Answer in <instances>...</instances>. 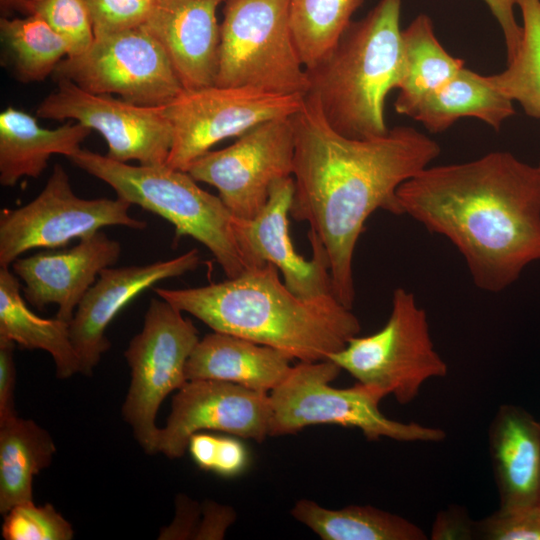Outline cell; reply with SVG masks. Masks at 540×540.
Segmentation results:
<instances>
[{
  "label": "cell",
  "instance_id": "cell-7",
  "mask_svg": "<svg viewBox=\"0 0 540 540\" xmlns=\"http://www.w3.org/2000/svg\"><path fill=\"white\" fill-rule=\"evenodd\" d=\"M223 4L215 85L305 96L309 80L292 32L289 0Z\"/></svg>",
  "mask_w": 540,
  "mask_h": 540
},
{
  "label": "cell",
  "instance_id": "cell-22",
  "mask_svg": "<svg viewBox=\"0 0 540 540\" xmlns=\"http://www.w3.org/2000/svg\"><path fill=\"white\" fill-rule=\"evenodd\" d=\"M91 131L78 122L44 128L31 114L7 107L0 113V184L12 187L23 177H39L52 155L72 157Z\"/></svg>",
  "mask_w": 540,
  "mask_h": 540
},
{
  "label": "cell",
  "instance_id": "cell-11",
  "mask_svg": "<svg viewBox=\"0 0 540 540\" xmlns=\"http://www.w3.org/2000/svg\"><path fill=\"white\" fill-rule=\"evenodd\" d=\"M302 95H283L251 87L210 85L183 89L162 110L171 126L172 145L166 164L187 171L218 142L240 137L255 126L291 117Z\"/></svg>",
  "mask_w": 540,
  "mask_h": 540
},
{
  "label": "cell",
  "instance_id": "cell-34",
  "mask_svg": "<svg viewBox=\"0 0 540 540\" xmlns=\"http://www.w3.org/2000/svg\"><path fill=\"white\" fill-rule=\"evenodd\" d=\"M476 535L487 540H540V505L499 508L476 523Z\"/></svg>",
  "mask_w": 540,
  "mask_h": 540
},
{
  "label": "cell",
  "instance_id": "cell-40",
  "mask_svg": "<svg viewBox=\"0 0 540 540\" xmlns=\"http://www.w3.org/2000/svg\"><path fill=\"white\" fill-rule=\"evenodd\" d=\"M538 166H539V168H540V162H539V165H538Z\"/></svg>",
  "mask_w": 540,
  "mask_h": 540
},
{
  "label": "cell",
  "instance_id": "cell-37",
  "mask_svg": "<svg viewBox=\"0 0 540 540\" xmlns=\"http://www.w3.org/2000/svg\"><path fill=\"white\" fill-rule=\"evenodd\" d=\"M498 22L506 47L507 63L516 55L522 39V26L515 17L518 0H483Z\"/></svg>",
  "mask_w": 540,
  "mask_h": 540
},
{
  "label": "cell",
  "instance_id": "cell-1",
  "mask_svg": "<svg viewBox=\"0 0 540 540\" xmlns=\"http://www.w3.org/2000/svg\"><path fill=\"white\" fill-rule=\"evenodd\" d=\"M295 151L290 215L308 222L323 245L333 295L352 309L353 256L368 217L377 209L403 215L398 188L439 156V144L410 126L352 139L336 132L316 98L304 96L291 116Z\"/></svg>",
  "mask_w": 540,
  "mask_h": 540
},
{
  "label": "cell",
  "instance_id": "cell-4",
  "mask_svg": "<svg viewBox=\"0 0 540 540\" xmlns=\"http://www.w3.org/2000/svg\"><path fill=\"white\" fill-rule=\"evenodd\" d=\"M402 0H380L352 21L335 47L306 70L328 124L339 134L366 139L388 132L385 101L397 89L402 69Z\"/></svg>",
  "mask_w": 540,
  "mask_h": 540
},
{
  "label": "cell",
  "instance_id": "cell-31",
  "mask_svg": "<svg viewBox=\"0 0 540 540\" xmlns=\"http://www.w3.org/2000/svg\"><path fill=\"white\" fill-rule=\"evenodd\" d=\"M5 9L45 21L70 47V56L84 53L94 41L83 0H1Z\"/></svg>",
  "mask_w": 540,
  "mask_h": 540
},
{
  "label": "cell",
  "instance_id": "cell-8",
  "mask_svg": "<svg viewBox=\"0 0 540 540\" xmlns=\"http://www.w3.org/2000/svg\"><path fill=\"white\" fill-rule=\"evenodd\" d=\"M328 359L357 382L393 395L400 404L412 402L427 380L448 373L431 339L425 310L412 292L401 287L393 292L391 313L382 329L350 338Z\"/></svg>",
  "mask_w": 540,
  "mask_h": 540
},
{
  "label": "cell",
  "instance_id": "cell-38",
  "mask_svg": "<svg viewBox=\"0 0 540 540\" xmlns=\"http://www.w3.org/2000/svg\"><path fill=\"white\" fill-rule=\"evenodd\" d=\"M476 535V523L457 510L438 513L432 529V539H469Z\"/></svg>",
  "mask_w": 540,
  "mask_h": 540
},
{
  "label": "cell",
  "instance_id": "cell-16",
  "mask_svg": "<svg viewBox=\"0 0 540 540\" xmlns=\"http://www.w3.org/2000/svg\"><path fill=\"white\" fill-rule=\"evenodd\" d=\"M199 264V251L194 248L165 261L103 269L69 322L80 373L93 374L110 348L105 335L108 325L130 301L154 284L193 271Z\"/></svg>",
  "mask_w": 540,
  "mask_h": 540
},
{
  "label": "cell",
  "instance_id": "cell-18",
  "mask_svg": "<svg viewBox=\"0 0 540 540\" xmlns=\"http://www.w3.org/2000/svg\"><path fill=\"white\" fill-rule=\"evenodd\" d=\"M224 0H157L142 25L167 53L184 89L215 85Z\"/></svg>",
  "mask_w": 540,
  "mask_h": 540
},
{
  "label": "cell",
  "instance_id": "cell-12",
  "mask_svg": "<svg viewBox=\"0 0 540 540\" xmlns=\"http://www.w3.org/2000/svg\"><path fill=\"white\" fill-rule=\"evenodd\" d=\"M131 206L118 197L77 196L65 169L55 164L44 188L32 201L0 212V267H11L31 249L63 247L107 226L145 229L146 221L129 215Z\"/></svg>",
  "mask_w": 540,
  "mask_h": 540
},
{
  "label": "cell",
  "instance_id": "cell-30",
  "mask_svg": "<svg viewBox=\"0 0 540 540\" xmlns=\"http://www.w3.org/2000/svg\"><path fill=\"white\" fill-rule=\"evenodd\" d=\"M522 14V39L507 68L489 75L490 82L524 112L540 119V0H518Z\"/></svg>",
  "mask_w": 540,
  "mask_h": 540
},
{
  "label": "cell",
  "instance_id": "cell-39",
  "mask_svg": "<svg viewBox=\"0 0 540 540\" xmlns=\"http://www.w3.org/2000/svg\"><path fill=\"white\" fill-rule=\"evenodd\" d=\"M148 1H150V2L154 3V2H155V1H157V0H148Z\"/></svg>",
  "mask_w": 540,
  "mask_h": 540
},
{
  "label": "cell",
  "instance_id": "cell-29",
  "mask_svg": "<svg viewBox=\"0 0 540 540\" xmlns=\"http://www.w3.org/2000/svg\"><path fill=\"white\" fill-rule=\"evenodd\" d=\"M363 0H289L294 40L306 70L335 47Z\"/></svg>",
  "mask_w": 540,
  "mask_h": 540
},
{
  "label": "cell",
  "instance_id": "cell-10",
  "mask_svg": "<svg viewBox=\"0 0 540 540\" xmlns=\"http://www.w3.org/2000/svg\"><path fill=\"white\" fill-rule=\"evenodd\" d=\"M52 76L150 107L166 105L184 89L167 53L143 26L95 36L84 53L63 59Z\"/></svg>",
  "mask_w": 540,
  "mask_h": 540
},
{
  "label": "cell",
  "instance_id": "cell-23",
  "mask_svg": "<svg viewBox=\"0 0 540 540\" xmlns=\"http://www.w3.org/2000/svg\"><path fill=\"white\" fill-rule=\"evenodd\" d=\"M515 114L513 101L488 76L465 66L439 89L424 98L410 118L432 133H441L461 118H476L495 130Z\"/></svg>",
  "mask_w": 540,
  "mask_h": 540
},
{
  "label": "cell",
  "instance_id": "cell-24",
  "mask_svg": "<svg viewBox=\"0 0 540 540\" xmlns=\"http://www.w3.org/2000/svg\"><path fill=\"white\" fill-rule=\"evenodd\" d=\"M19 278L10 267H0V337L24 349L48 352L58 378L80 373V360L71 340L69 323L41 318L26 305Z\"/></svg>",
  "mask_w": 540,
  "mask_h": 540
},
{
  "label": "cell",
  "instance_id": "cell-27",
  "mask_svg": "<svg viewBox=\"0 0 540 540\" xmlns=\"http://www.w3.org/2000/svg\"><path fill=\"white\" fill-rule=\"evenodd\" d=\"M291 515L323 540H423L425 532L409 520L365 505L328 509L301 499Z\"/></svg>",
  "mask_w": 540,
  "mask_h": 540
},
{
  "label": "cell",
  "instance_id": "cell-2",
  "mask_svg": "<svg viewBox=\"0 0 540 540\" xmlns=\"http://www.w3.org/2000/svg\"><path fill=\"white\" fill-rule=\"evenodd\" d=\"M397 197L403 214L452 242L479 289L500 292L540 260V168L510 152L428 166Z\"/></svg>",
  "mask_w": 540,
  "mask_h": 540
},
{
  "label": "cell",
  "instance_id": "cell-19",
  "mask_svg": "<svg viewBox=\"0 0 540 540\" xmlns=\"http://www.w3.org/2000/svg\"><path fill=\"white\" fill-rule=\"evenodd\" d=\"M293 194L292 176L271 186L265 207L247 222L250 241L257 254L282 273L285 285L294 294L309 299L332 293L329 261L319 239L308 232L311 260L299 255L292 243L288 216Z\"/></svg>",
  "mask_w": 540,
  "mask_h": 540
},
{
  "label": "cell",
  "instance_id": "cell-9",
  "mask_svg": "<svg viewBox=\"0 0 540 540\" xmlns=\"http://www.w3.org/2000/svg\"><path fill=\"white\" fill-rule=\"evenodd\" d=\"M199 340L180 310L162 298L151 299L142 330L124 352L131 380L122 406L123 419L147 453H155L160 405L188 381L186 364Z\"/></svg>",
  "mask_w": 540,
  "mask_h": 540
},
{
  "label": "cell",
  "instance_id": "cell-13",
  "mask_svg": "<svg viewBox=\"0 0 540 540\" xmlns=\"http://www.w3.org/2000/svg\"><path fill=\"white\" fill-rule=\"evenodd\" d=\"M294 151L291 117L277 118L255 126L224 149L208 151L187 172L197 182L215 187L234 216L252 220L265 207L271 186L292 176Z\"/></svg>",
  "mask_w": 540,
  "mask_h": 540
},
{
  "label": "cell",
  "instance_id": "cell-35",
  "mask_svg": "<svg viewBox=\"0 0 540 540\" xmlns=\"http://www.w3.org/2000/svg\"><path fill=\"white\" fill-rule=\"evenodd\" d=\"M15 345V342L0 337V422L17 415L14 405L16 386Z\"/></svg>",
  "mask_w": 540,
  "mask_h": 540
},
{
  "label": "cell",
  "instance_id": "cell-36",
  "mask_svg": "<svg viewBox=\"0 0 540 540\" xmlns=\"http://www.w3.org/2000/svg\"><path fill=\"white\" fill-rule=\"evenodd\" d=\"M248 459L246 447L240 440L217 436L211 471L223 477H234L245 470Z\"/></svg>",
  "mask_w": 540,
  "mask_h": 540
},
{
  "label": "cell",
  "instance_id": "cell-26",
  "mask_svg": "<svg viewBox=\"0 0 540 540\" xmlns=\"http://www.w3.org/2000/svg\"><path fill=\"white\" fill-rule=\"evenodd\" d=\"M56 453L52 436L18 415L0 422V513L33 501V480Z\"/></svg>",
  "mask_w": 540,
  "mask_h": 540
},
{
  "label": "cell",
  "instance_id": "cell-6",
  "mask_svg": "<svg viewBox=\"0 0 540 540\" xmlns=\"http://www.w3.org/2000/svg\"><path fill=\"white\" fill-rule=\"evenodd\" d=\"M342 369L329 359L300 362L269 393V436L297 433L320 424L358 428L369 441L388 438L401 442H439L444 430L419 423H403L379 409L386 395L378 388L357 382L345 389L332 387Z\"/></svg>",
  "mask_w": 540,
  "mask_h": 540
},
{
  "label": "cell",
  "instance_id": "cell-17",
  "mask_svg": "<svg viewBox=\"0 0 540 540\" xmlns=\"http://www.w3.org/2000/svg\"><path fill=\"white\" fill-rule=\"evenodd\" d=\"M120 254V243L98 231L69 249L19 257L10 268L24 283L26 302L37 309L55 304L56 317L69 323L101 271L113 266Z\"/></svg>",
  "mask_w": 540,
  "mask_h": 540
},
{
  "label": "cell",
  "instance_id": "cell-21",
  "mask_svg": "<svg viewBox=\"0 0 540 540\" xmlns=\"http://www.w3.org/2000/svg\"><path fill=\"white\" fill-rule=\"evenodd\" d=\"M286 354L232 334L213 331L199 340L186 364L187 380H217L270 393L290 373Z\"/></svg>",
  "mask_w": 540,
  "mask_h": 540
},
{
  "label": "cell",
  "instance_id": "cell-3",
  "mask_svg": "<svg viewBox=\"0 0 540 540\" xmlns=\"http://www.w3.org/2000/svg\"><path fill=\"white\" fill-rule=\"evenodd\" d=\"M154 291L213 331L272 347L300 362L328 359L361 330L359 319L332 293L302 298L270 262L219 283Z\"/></svg>",
  "mask_w": 540,
  "mask_h": 540
},
{
  "label": "cell",
  "instance_id": "cell-15",
  "mask_svg": "<svg viewBox=\"0 0 540 540\" xmlns=\"http://www.w3.org/2000/svg\"><path fill=\"white\" fill-rule=\"evenodd\" d=\"M269 393L217 380H188L171 402L165 427L159 428L155 453L182 457L190 437L217 431L262 442L269 436Z\"/></svg>",
  "mask_w": 540,
  "mask_h": 540
},
{
  "label": "cell",
  "instance_id": "cell-25",
  "mask_svg": "<svg viewBox=\"0 0 540 540\" xmlns=\"http://www.w3.org/2000/svg\"><path fill=\"white\" fill-rule=\"evenodd\" d=\"M402 69L394 103L398 114L414 108L463 67L464 60L449 54L437 39L432 20L419 14L402 30Z\"/></svg>",
  "mask_w": 540,
  "mask_h": 540
},
{
  "label": "cell",
  "instance_id": "cell-33",
  "mask_svg": "<svg viewBox=\"0 0 540 540\" xmlns=\"http://www.w3.org/2000/svg\"><path fill=\"white\" fill-rule=\"evenodd\" d=\"M94 37L142 26L152 2L148 0H83Z\"/></svg>",
  "mask_w": 540,
  "mask_h": 540
},
{
  "label": "cell",
  "instance_id": "cell-28",
  "mask_svg": "<svg viewBox=\"0 0 540 540\" xmlns=\"http://www.w3.org/2000/svg\"><path fill=\"white\" fill-rule=\"evenodd\" d=\"M0 35L14 72L24 83L53 75L58 64L71 53L67 41L34 16L1 18Z\"/></svg>",
  "mask_w": 540,
  "mask_h": 540
},
{
  "label": "cell",
  "instance_id": "cell-32",
  "mask_svg": "<svg viewBox=\"0 0 540 540\" xmlns=\"http://www.w3.org/2000/svg\"><path fill=\"white\" fill-rule=\"evenodd\" d=\"M2 536L5 540H71L72 525L51 504L27 502L4 515Z\"/></svg>",
  "mask_w": 540,
  "mask_h": 540
},
{
  "label": "cell",
  "instance_id": "cell-5",
  "mask_svg": "<svg viewBox=\"0 0 540 540\" xmlns=\"http://www.w3.org/2000/svg\"><path fill=\"white\" fill-rule=\"evenodd\" d=\"M108 184L117 197L169 221L175 237L190 236L206 246L227 278L265 265L255 251L248 220L234 216L219 196L198 186L187 172L163 165H130L87 149L69 158Z\"/></svg>",
  "mask_w": 540,
  "mask_h": 540
},
{
  "label": "cell",
  "instance_id": "cell-20",
  "mask_svg": "<svg viewBox=\"0 0 540 540\" xmlns=\"http://www.w3.org/2000/svg\"><path fill=\"white\" fill-rule=\"evenodd\" d=\"M489 441L499 508L540 505V421L521 407L501 406Z\"/></svg>",
  "mask_w": 540,
  "mask_h": 540
},
{
  "label": "cell",
  "instance_id": "cell-14",
  "mask_svg": "<svg viewBox=\"0 0 540 540\" xmlns=\"http://www.w3.org/2000/svg\"><path fill=\"white\" fill-rule=\"evenodd\" d=\"M39 104L37 116L75 120L105 139L109 158L141 165L166 164L171 126L161 107L137 105L109 94H95L66 79Z\"/></svg>",
  "mask_w": 540,
  "mask_h": 540
}]
</instances>
